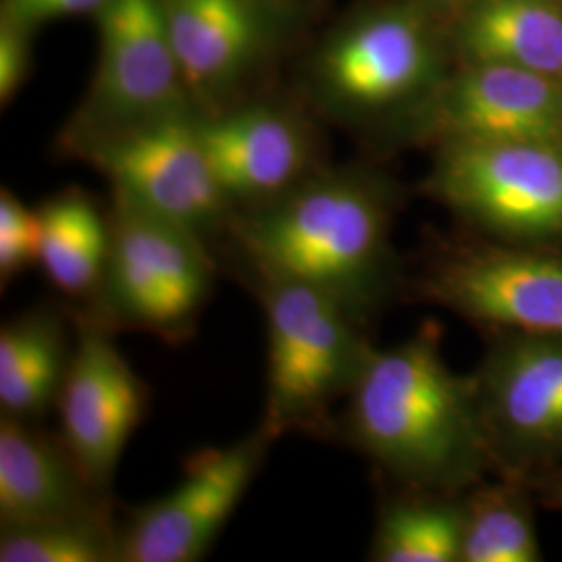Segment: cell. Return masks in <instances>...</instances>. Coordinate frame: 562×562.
I'll use <instances>...</instances> for the list:
<instances>
[{
  "instance_id": "cell-1",
  "label": "cell",
  "mask_w": 562,
  "mask_h": 562,
  "mask_svg": "<svg viewBox=\"0 0 562 562\" xmlns=\"http://www.w3.org/2000/svg\"><path fill=\"white\" fill-rule=\"evenodd\" d=\"M394 190L361 167L317 169L273 201L234 211L227 229L257 280L299 281L364 322L396 280Z\"/></svg>"
},
{
  "instance_id": "cell-14",
  "label": "cell",
  "mask_w": 562,
  "mask_h": 562,
  "mask_svg": "<svg viewBox=\"0 0 562 562\" xmlns=\"http://www.w3.org/2000/svg\"><path fill=\"white\" fill-rule=\"evenodd\" d=\"M494 454L542 461L562 454V336L513 334L475 378Z\"/></svg>"
},
{
  "instance_id": "cell-17",
  "label": "cell",
  "mask_w": 562,
  "mask_h": 562,
  "mask_svg": "<svg viewBox=\"0 0 562 562\" xmlns=\"http://www.w3.org/2000/svg\"><path fill=\"white\" fill-rule=\"evenodd\" d=\"M454 60L562 81V0H482L450 21Z\"/></svg>"
},
{
  "instance_id": "cell-20",
  "label": "cell",
  "mask_w": 562,
  "mask_h": 562,
  "mask_svg": "<svg viewBox=\"0 0 562 562\" xmlns=\"http://www.w3.org/2000/svg\"><path fill=\"white\" fill-rule=\"evenodd\" d=\"M467 506L406 501L387 506L378 521L371 559L378 562H461Z\"/></svg>"
},
{
  "instance_id": "cell-5",
  "label": "cell",
  "mask_w": 562,
  "mask_h": 562,
  "mask_svg": "<svg viewBox=\"0 0 562 562\" xmlns=\"http://www.w3.org/2000/svg\"><path fill=\"white\" fill-rule=\"evenodd\" d=\"M109 257L92 315L178 341L192 336L213 288L209 240L113 192Z\"/></svg>"
},
{
  "instance_id": "cell-7",
  "label": "cell",
  "mask_w": 562,
  "mask_h": 562,
  "mask_svg": "<svg viewBox=\"0 0 562 562\" xmlns=\"http://www.w3.org/2000/svg\"><path fill=\"white\" fill-rule=\"evenodd\" d=\"M427 190L504 240H562V140L442 144Z\"/></svg>"
},
{
  "instance_id": "cell-16",
  "label": "cell",
  "mask_w": 562,
  "mask_h": 562,
  "mask_svg": "<svg viewBox=\"0 0 562 562\" xmlns=\"http://www.w3.org/2000/svg\"><path fill=\"white\" fill-rule=\"evenodd\" d=\"M104 496L63 440L34 422L0 419V527H20L106 510Z\"/></svg>"
},
{
  "instance_id": "cell-22",
  "label": "cell",
  "mask_w": 562,
  "mask_h": 562,
  "mask_svg": "<svg viewBox=\"0 0 562 562\" xmlns=\"http://www.w3.org/2000/svg\"><path fill=\"white\" fill-rule=\"evenodd\" d=\"M467 506L461 562H540L542 548L527 504L508 487L485 490Z\"/></svg>"
},
{
  "instance_id": "cell-21",
  "label": "cell",
  "mask_w": 562,
  "mask_h": 562,
  "mask_svg": "<svg viewBox=\"0 0 562 562\" xmlns=\"http://www.w3.org/2000/svg\"><path fill=\"white\" fill-rule=\"evenodd\" d=\"M2 562H120V529L106 510L2 527Z\"/></svg>"
},
{
  "instance_id": "cell-3",
  "label": "cell",
  "mask_w": 562,
  "mask_h": 562,
  "mask_svg": "<svg viewBox=\"0 0 562 562\" xmlns=\"http://www.w3.org/2000/svg\"><path fill=\"white\" fill-rule=\"evenodd\" d=\"M450 23L423 0H380L313 48L302 65L311 104L346 125L413 121L448 80Z\"/></svg>"
},
{
  "instance_id": "cell-19",
  "label": "cell",
  "mask_w": 562,
  "mask_h": 562,
  "mask_svg": "<svg viewBox=\"0 0 562 562\" xmlns=\"http://www.w3.org/2000/svg\"><path fill=\"white\" fill-rule=\"evenodd\" d=\"M38 222L48 280L69 296H94L109 257V215L80 190H69L42 204Z\"/></svg>"
},
{
  "instance_id": "cell-27",
  "label": "cell",
  "mask_w": 562,
  "mask_h": 562,
  "mask_svg": "<svg viewBox=\"0 0 562 562\" xmlns=\"http://www.w3.org/2000/svg\"><path fill=\"white\" fill-rule=\"evenodd\" d=\"M559 492H561V503H562V485H561V490H559Z\"/></svg>"
},
{
  "instance_id": "cell-13",
  "label": "cell",
  "mask_w": 562,
  "mask_h": 562,
  "mask_svg": "<svg viewBox=\"0 0 562 562\" xmlns=\"http://www.w3.org/2000/svg\"><path fill=\"white\" fill-rule=\"evenodd\" d=\"M450 142L562 140V81L498 63H462L411 123Z\"/></svg>"
},
{
  "instance_id": "cell-18",
  "label": "cell",
  "mask_w": 562,
  "mask_h": 562,
  "mask_svg": "<svg viewBox=\"0 0 562 562\" xmlns=\"http://www.w3.org/2000/svg\"><path fill=\"white\" fill-rule=\"evenodd\" d=\"M74 346L65 319L53 308H34L0 329L2 415L36 422L57 404Z\"/></svg>"
},
{
  "instance_id": "cell-11",
  "label": "cell",
  "mask_w": 562,
  "mask_h": 562,
  "mask_svg": "<svg viewBox=\"0 0 562 562\" xmlns=\"http://www.w3.org/2000/svg\"><path fill=\"white\" fill-rule=\"evenodd\" d=\"M146 404V385L123 359L111 327L92 313L78 317L57 398L60 440L102 494L109 492L121 457L140 427Z\"/></svg>"
},
{
  "instance_id": "cell-2",
  "label": "cell",
  "mask_w": 562,
  "mask_h": 562,
  "mask_svg": "<svg viewBox=\"0 0 562 562\" xmlns=\"http://www.w3.org/2000/svg\"><path fill=\"white\" fill-rule=\"evenodd\" d=\"M346 434L390 475L431 492L477 482L494 457L477 383L448 367L431 325L373 350L348 396Z\"/></svg>"
},
{
  "instance_id": "cell-9",
  "label": "cell",
  "mask_w": 562,
  "mask_h": 562,
  "mask_svg": "<svg viewBox=\"0 0 562 562\" xmlns=\"http://www.w3.org/2000/svg\"><path fill=\"white\" fill-rule=\"evenodd\" d=\"M278 438L259 425L222 448L192 454L180 482L138 506L120 529V562H196L217 542Z\"/></svg>"
},
{
  "instance_id": "cell-23",
  "label": "cell",
  "mask_w": 562,
  "mask_h": 562,
  "mask_svg": "<svg viewBox=\"0 0 562 562\" xmlns=\"http://www.w3.org/2000/svg\"><path fill=\"white\" fill-rule=\"evenodd\" d=\"M34 265H41V222L38 209L32 211L11 192H0V280H15Z\"/></svg>"
},
{
  "instance_id": "cell-6",
  "label": "cell",
  "mask_w": 562,
  "mask_h": 562,
  "mask_svg": "<svg viewBox=\"0 0 562 562\" xmlns=\"http://www.w3.org/2000/svg\"><path fill=\"white\" fill-rule=\"evenodd\" d=\"M94 21L99 60L83 101L60 134L65 153L76 157L94 142L199 115L159 0H113Z\"/></svg>"
},
{
  "instance_id": "cell-24",
  "label": "cell",
  "mask_w": 562,
  "mask_h": 562,
  "mask_svg": "<svg viewBox=\"0 0 562 562\" xmlns=\"http://www.w3.org/2000/svg\"><path fill=\"white\" fill-rule=\"evenodd\" d=\"M34 30L0 15V102L7 106L18 97L32 71Z\"/></svg>"
},
{
  "instance_id": "cell-26",
  "label": "cell",
  "mask_w": 562,
  "mask_h": 562,
  "mask_svg": "<svg viewBox=\"0 0 562 562\" xmlns=\"http://www.w3.org/2000/svg\"><path fill=\"white\" fill-rule=\"evenodd\" d=\"M431 11H436L442 20H454L457 15H461L462 11H467L469 7L482 2V0H423Z\"/></svg>"
},
{
  "instance_id": "cell-8",
  "label": "cell",
  "mask_w": 562,
  "mask_h": 562,
  "mask_svg": "<svg viewBox=\"0 0 562 562\" xmlns=\"http://www.w3.org/2000/svg\"><path fill=\"white\" fill-rule=\"evenodd\" d=\"M199 115L244 101V88L290 41L299 0H159Z\"/></svg>"
},
{
  "instance_id": "cell-15",
  "label": "cell",
  "mask_w": 562,
  "mask_h": 562,
  "mask_svg": "<svg viewBox=\"0 0 562 562\" xmlns=\"http://www.w3.org/2000/svg\"><path fill=\"white\" fill-rule=\"evenodd\" d=\"M425 292L471 322L562 336V257L527 248L464 252L440 265Z\"/></svg>"
},
{
  "instance_id": "cell-25",
  "label": "cell",
  "mask_w": 562,
  "mask_h": 562,
  "mask_svg": "<svg viewBox=\"0 0 562 562\" xmlns=\"http://www.w3.org/2000/svg\"><path fill=\"white\" fill-rule=\"evenodd\" d=\"M113 0H2L0 15L38 32L50 21L90 15L97 18Z\"/></svg>"
},
{
  "instance_id": "cell-10",
  "label": "cell",
  "mask_w": 562,
  "mask_h": 562,
  "mask_svg": "<svg viewBox=\"0 0 562 562\" xmlns=\"http://www.w3.org/2000/svg\"><path fill=\"white\" fill-rule=\"evenodd\" d=\"M196 117L117 134L86 146L76 157L99 169L113 192L209 240L227 227L234 209L204 155Z\"/></svg>"
},
{
  "instance_id": "cell-4",
  "label": "cell",
  "mask_w": 562,
  "mask_h": 562,
  "mask_svg": "<svg viewBox=\"0 0 562 562\" xmlns=\"http://www.w3.org/2000/svg\"><path fill=\"white\" fill-rule=\"evenodd\" d=\"M267 325L262 427L322 431L329 408L350 396L373 355L341 304L299 281L257 280Z\"/></svg>"
},
{
  "instance_id": "cell-12",
  "label": "cell",
  "mask_w": 562,
  "mask_h": 562,
  "mask_svg": "<svg viewBox=\"0 0 562 562\" xmlns=\"http://www.w3.org/2000/svg\"><path fill=\"white\" fill-rule=\"evenodd\" d=\"M196 130L234 211L273 201L322 169L311 121L285 102L244 99L199 115Z\"/></svg>"
}]
</instances>
